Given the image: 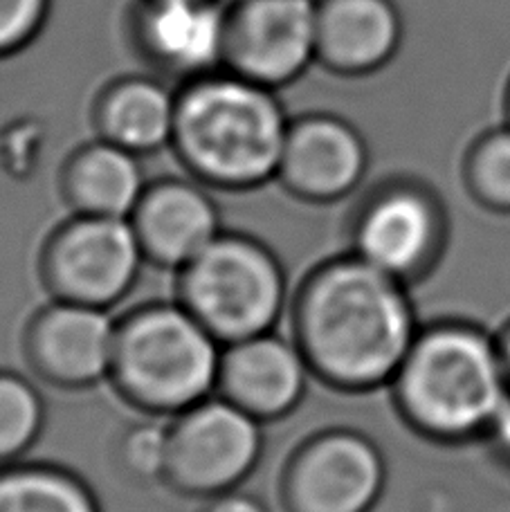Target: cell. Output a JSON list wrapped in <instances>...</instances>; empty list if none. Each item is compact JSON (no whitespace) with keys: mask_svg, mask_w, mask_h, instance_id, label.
I'll use <instances>...</instances> for the list:
<instances>
[{"mask_svg":"<svg viewBox=\"0 0 510 512\" xmlns=\"http://www.w3.org/2000/svg\"><path fill=\"white\" fill-rule=\"evenodd\" d=\"M48 0H0V54L18 48L36 32Z\"/></svg>","mask_w":510,"mask_h":512,"instance_id":"603a6c76","label":"cell"},{"mask_svg":"<svg viewBox=\"0 0 510 512\" xmlns=\"http://www.w3.org/2000/svg\"><path fill=\"white\" fill-rule=\"evenodd\" d=\"M495 337H497L499 355H502V364H504L506 378H508V384H510V322Z\"/></svg>","mask_w":510,"mask_h":512,"instance_id":"484cf974","label":"cell"},{"mask_svg":"<svg viewBox=\"0 0 510 512\" xmlns=\"http://www.w3.org/2000/svg\"><path fill=\"white\" fill-rule=\"evenodd\" d=\"M223 344L180 304L156 301L115 324L113 389L144 416L173 418L214 396Z\"/></svg>","mask_w":510,"mask_h":512,"instance_id":"277c9868","label":"cell"},{"mask_svg":"<svg viewBox=\"0 0 510 512\" xmlns=\"http://www.w3.org/2000/svg\"><path fill=\"white\" fill-rule=\"evenodd\" d=\"M167 450V425L144 420L122 434L117 443V465L133 481L165 483Z\"/></svg>","mask_w":510,"mask_h":512,"instance_id":"7402d4cb","label":"cell"},{"mask_svg":"<svg viewBox=\"0 0 510 512\" xmlns=\"http://www.w3.org/2000/svg\"><path fill=\"white\" fill-rule=\"evenodd\" d=\"M387 488V461L367 434L333 427L295 447L281 474L286 512H371Z\"/></svg>","mask_w":510,"mask_h":512,"instance_id":"9c48e42d","label":"cell"},{"mask_svg":"<svg viewBox=\"0 0 510 512\" xmlns=\"http://www.w3.org/2000/svg\"><path fill=\"white\" fill-rule=\"evenodd\" d=\"M144 263L129 218L72 214L45 239L39 272L52 299L111 310L133 290Z\"/></svg>","mask_w":510,"mask_h":512,"instance_id":"8992f818","label":"cell"},{"mask_svg":"<svg viewBox=\"0 0 510 512\" xmlns=\"http://www.w3.org/2000/svg\"><path fill=\"white\" fill-rule=\"evenodd\" d=\"M144 189L138 155L108 140L72 155L61 178L66 205L84 216L131 218Z\"/></svg>","mask_w":510,"mask_h":512,"instance_id":"9a60e30c","label":"cell"},{"mask_svg":"<svg viewBox=\"0 0 510 512\" xmlns=\"http://www.w3.org/2000/svg\"><path fill=\"white\" fill-rule=\"evenodd\" d=\"M448 241V218L421 182H385L362 200L351 221V252L403 283L430 274Z\"/></svg>","mask_w":510,"mask_h":512,"instance_id":"ba28073f","label":"cell"},{"mask_svg":"<svg viewBox=\"0 0 510 512\" xmlns=\"http://www.w3.org/2000/svg\"><path fill=\"white\" fill-rule=\"evenodd\" d=\"M418 331L407 283L353 252L308 272L293 301V340L313 378L344 393L389 387Z\"/></svg>","mask_w":510,"mask_h":512,"instance_id":"6da1fadb","label":"cell"},{"mask_svg":"<svg viewBox=\"0 0 510 512\" xmlns=\"http://www.w3.org/2000/svg\"><path fill=\"white\" fill-rule=\"evenodd\" d=\"M144 32L158 59L182 72H200L227 54L230 21L209 0H156Z\"/></svg>","mask_w":510,"mask_h":512,"instance_id":"e0dca14e","label":"cell"},{"mask_svg":"<svg viewBox=\"0 0 510 512\" xmlns=\"http://www.w3.org/2000/svg\"><path fill=\"white\" fill-rule=\"evenodd\" d=\"M463 178L477 205L493 214H510V124L486 131L470 146Z\"/></svg>","mask_w":510,"mask_h":512,"instance_id":"44dd1931","label":"cell"},{"mask_svg":"<svg viewBox=\"0 0 510 512\" xmlns=\"http://www.w3.org/2000/svg\"><path fill=\"white\" fill-rule=\"evenodd\" d=\"M367 162V146L349 124L311 117L288 128L277 180L297 200L331 205L360 185Z\"/></svg>","mask_w":510,"mask_h":512,"instance_id":"5bb4252c","label":"cell"},{"mask_svg":"<svg viewBox=\"0 0 510 512\" xmlns=\"http://www.w3.org/2000/svg\"><path fill=\"white\" fill-rule=\"evenodd\" d=\"M45 425V402L32 380L0 371V468L23 461Z\"/></svg>","mask_w":510,"mask_h":512,"instance_id":"ffe728a7","label":"cell"},{"mask_svg":"<svg viewBox=\"0 0 510 512\" xmlns=\"http://www.w3.org/2000/svg\"><path fill=\"white\" fill-rule=\"evenodd\" d=\"M129 221L147 263L169 272L185 268L223 232L214 198L198 180L147 185Z\"/></svg>","mask_w":510,"mask_h":512,"instance_id":"4fadbf2b","label":"cell"},{"mask_svg":"<svg viewBox=\"0 0 510 512\" xmlns=\"http://www.w3.org/2000/svg\"><path fill=\"white\" fill-rule=\"evenodd\" d=\"M176 274V301L223 346L275 331L288 304L284 265L248 234L221 232Z\"/></svg>","mask_w":510,"mask_h":512,"instance_id":"5b68a950","label":"cell"},{"mask_svg":"<svg viewBox=\"0 0 510 512\" xmlns=\"http://www.w3.org/2000/svg\"><path fill=\"white\" fill-rule=\"evenodd\" d=\"M389 389L405 425L439 445L486 438L510 396L497 337L461 319L421 326Z\"/></svg>","mask_w":510,"mask_h":512,"instance_id":"7a4b0ae2","label":"cell"},{"mask_svg":"<svg viewBox=\"0 0 510 512\" xmlns=\"http://www.w3.org/2000/svg\"><path fill=\"white\" fill-rule=\"evenodd\" d=\"M203 512H268V508L263 506L257 497L232 490L225 492V495L207 499V506L203 508Z\"/></svg>","mask_w":510,"mask_h":512,"instance_id":"cb8c5ba5","label":"cell"},{"mask_svg":"<svg viewBox=\"0 0 510 512\" xmlns=\"http://www.w3.org/2000/svg\"><path fill=\"white\" fill-rule=\"evenodd\" d=\"M288 128L266 86L218 77L178 99L171 146L205 187L248 191L277 178Z\"/></svg>","mask_w":510,"mask_h":512,"instance_id":"3957f363","label":"cell"},{"mask_svg":"<svg viewBox=\"0 0 510 512\" xmlns=\"http://www.w3.org/2000/svg\"><path fill=\"white\" fill-rule=\"evenodd\" d=\"M506 124H510V84L506 90Z\"/></svg>","mask_w":510,"mask_h":512,"instance_id":"4316f807","label":"cell"},{"mask_svg":"<svg viewBox=\"0 0 510 512\" xmlns=\"http://www.w3.org/2000/svg\"><path fill=\"white\" fill-rule=\"evenodd\" d=\"M178 102L151 81L117 88L102 108L104 137L135 155L162 149L173 140Z\"/></svg>","mask_w":510,"mask_h":512,"instance_id":"ac0fdd59","label":"cell"},{"mask_svg":"<svg viewBox=\"0 0 510 512\" xmlns=\"http://www.w3.org/2000/svg\"><path fill=\"white\" fill-rule=\"evenodd\" d=\"M311 378L297 342L270 331L223 346L216 393L259 423H272L293 414Z\"/></svg>","mask_w":510,"mask_h":512,"instance_id":"7c38bea8","label":"cell"},{"mask_svg":"<svg viewBox=\"0 0 510 512\" xmlns=\"http://www.w3.org/2000/svg\"><path fill=\"white\" fill-rule=\"evenodd\" d=\"M484 441L490 443L499 459L510 465V396L506 398L502 409H499Z\"/></svg>","mask_w":510,"mask_h":512,"instance_id":"d4e9b609","label":"cell"},{"mask_svg":"<svg viewBox=\"0 0 510 512\" xmlns=\"http://www.w3.org/2000/svg\"><path fill=\"white\" fill-rule=\"evenodd\" d=\"M400 41V18L389 0H331L320 9L317 52L342 70L385 63Z\"/></svg>","mask_w":510,"mask_h":512,"instance_id":"2e32d148","label":"cell"},{"mask_svg":"<svg viewBox=\"0 0 510 512\" xmlns=\"http://www.w3.org/2000/svg\"><path fill=\"white\" fill-rule=\"evenodd\" d=\"M117 319L104 308L52 299L25 328L23 351L36 378L81 391L108 380Z\"/></svg>","mask_w":510,"mask_h":512,"instance_id":"30bf717a","label":"cell"},{"mask_svg":"<svg viewBox=\"0 0 510 512\" xmlns=\"http://www.w3.org/2000/svg\"><path fill=\"white\" fill-rule=\"evenodd\" d=\"M165 486L194 499L232 492L263 454V423L223 396H209L167 425Z\"/></svg>","mask_w":510,"mask_h":512,"instance_id":"52a82bcc","label":"cell"},{"mask_svg":"<svg viewBox=\"0 0 510 512\" xmlns=\"http://www.w3.org/2000/svg\"><path fill=\"white\" fill-rule=\"evenodd\" d=\"M320 9L311 0H245L230 21L227 54L261 86L293 79L317 52Z\"/></svg>","mask_w":510,"mask_h":512,"instance_id":"8fae6325","label":"cell"},{"mask_svg":"<svg viewBox=\"0 0 510 512\" xmlns=\"http://www.w3.org/2000/svg\"><path fill=\"white\" fill-rule=\"evenodd\" d=\"M0 512H102L88 483L63 465L18 461L0 468Z\"/></svg>","mask_w":510,"mask_h":512,"instance_id":"d6986e66","label":"cell"}]
</instances>
